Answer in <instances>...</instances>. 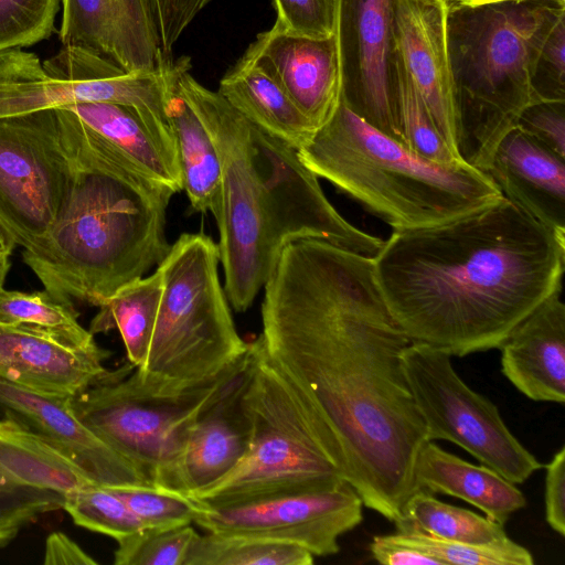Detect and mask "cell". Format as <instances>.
<instances>
[{"label":"cell","mask_w":565,"mask_h":565,"mask_svg":"<svg viewBox=\"0 0 565 565\" xmlns=\"http://www.w3.org/2000/svg\"><path fill=\"white\" fill-rule=\"evenodd\" d=\"M0 417L39 435L73 459L97 484H147L75 415L71 397L39 393L0 379Z\"/></svg>","instance_id":"ffe728a7"},{"label":"cell","mask_w":565,"mask_h":565,"mask_svg":"<svg viewBox=\"0 0 565 565\" xmlns=\"http://www.w3.org/2000/svg\"><path fill=\"white\" fill-rule=\"evenodd\" d=\"M78 317L73 300L46 289L24 292L0 287V322L40 329L85 352H106Z\"/></svg>","instance_id":"f546056e"},{"label":"cell","mask_w":565,"mask_h":565,"mask_svg":"<svg viewBox=\"0 0 565 565\" xmlns=\"http://www.w3.org/2000/svg\"><path fill=\"white\" fill-rule=\"evenodd\" d=\"M553 292L507 337L501 371L513 386L535 402H565V305Z\"/></svg>","instance_id":"7402d4cb"},{"label":"cell","mask_w":565,"mask_h":565,"mask_svg":"<svg viewBox=\"0 0 565 565\" xmlns=\"http://www.w3.org/2000/svg\"><path fill=\"white\" fill-rule=\"evenodd\" d=\"M62 46L93 52L127 73L158 68L160 39L150 0H62Z\"/></svg>","instance_id":"ac0fdd59"},{"label":"cell","mask_w":565,"mask_h":565,"mask_svg":"<svg viewBox=\"0 0 565 565\" xmlns=\"http://www.w3.org/2000/svg\"><path fill=\"white\" fill-rule=\"evenodd\" d=\"M362 508L356 490L343 480L322 489L206 504L194 523L211 533L290 543L328 556L340 551L339 537L362 522Z\"/></svg>","instance_id":"4fadbf2b"},{"label":"cell","mask_w":565,"mask_h":565,"mask_svg":"<svg viewBox=\"0 0 565 565\" xmlns=\"http://www.w3.org/2000/svg\"><path fill=\"white\" fill-rule=\"evenodd\" d=\"M168 71L167 115L177 146L182 190L194 211L210 212L216 220L221 207L218 153L206 128L179 93L171 61Z\"/></svg>","instance_id":"484cf974"},{"label":"cell","mask_w":565,"mask_h":565,"mask_svg":"<svg viewBox=\"0 0 565 565\" xmlns=\"http://www.w3.org/2000/svg\"><path fill=\"white\" fill-rule=\"evenodd\" d=\"M263 287L265 354L363 505L396 521L416 491L427 434L402 363L412 340L387 307L373 257L287 238Z\"/></svg>","instance_id":"6da1fadb"},{"label":"cell","mask_w":565,"mask_h":565,"mask_svg":"<svg viewBox=\"0 0 565 565\" xmlns=\"http://www.w3.org/2000/svg\"><path fill=\"white\" fill-rule=\"evenodd\" d=\"M65 495L29 486L0 467V548L40 515L63 509Z\"/></svg>","instance_id":"8d00e7d4"},{"label":"cell","mask_w":565,"mask_h":565,"mask_svg":"<svg viewBox=\"0 0 565 565\" xmlns=\"http://www.w3.org/2000/svg\"><path fill=\"white\" fill-rule=\"evenodd\" d=\"M0 467L29 486L64 495L95 483L73 459L9 418L0 419Z\"/></svg>","instance_id":"4316f807"},{"label":"cell","mask_w":565,"mask_h":565,"mask_svg":"<svg viewBox=\"0 0 565 565\" xmlns=\"http://www.w3.org/2000/svg\"><path fill=\"white\" fill-rule=\"evenodd\" d=\"M172 65L179 93L206 128L218 153L220 262L227 300L236 312H244L263 288L275 254L253 162L250 124L218 92L194 79L189 58L182 57Z\"/></svg>","instance_id":"ba28073f"},{"label":"cell","mask_w":565,"mask_h":565,"mask_svg":"<svg viewBox=\"0 0 565 565\" xmlns=\"http://www.w3.org/2000/svg\"><path fill=\"white\" fill-rule=\"evenodd\" d=\"M250 141L266 231L275 252L291 237L319 238L371 257L379 252L384 241L359 230L333 207L296 148L253 124Z\"/></svg>","instance_id":"7c38bea8"},{"label":"cell","mask_w":565,"mask_h":565,"mask_svg":"<svg viewBox=\"0 0 565 565\" xmlns=\"http://www.w3.org/2000/svg\"><path fill=\"white\" fill-rule=\"evenodd\" d=\"M557 1L565 3V0H557Z\"/></svg>","instance_id":"c3c4849f"},{"label":"cell","mask_w":565,"mask_h":565,"mask_svg":"<svg viewBox=\"0 0 565 565\" xmlns=\"http://www.w3.org/2000/svg\"><path fill=\"white\" fill-rule=\"evenodd\" d=\"M313 555L301 546L254 536L207 532L198 535L184 565H311Z\"/></svg>","instance_id":"4dcf8cb0"},{"label":"cell","mask_w":565,"mask_h":565,"mask_svg":"<svg viewBox=\"0 0 565 565\" xmlns=\"http://www.w3.org/2000/svg\"><path fill=\"white\" fill-rule=\"evenodd\" d=\"M557 0H445L456 107V151L487 171L500 140L537 103L532 76L561 17Z\"/></svg>","instance_id":"277c9868"},{"label":"cell","mask_w":565,"mask_h":565,"mask_svg":"<svg viewBox=\"0 0 565 565\" xmlns=\"http://www.w3.org/2000/svg\"><path fill=\"white\" fill-rule=\"evenodd\" d=\"M277 13L274 24L286 33L323 39L334 32L333 0H271Z\"/></svg>","instance_id":"f35d334b"},{"label":"cell","mask_w":565,"mask_h":565,"mask_svg":"<svg viewBox=\"0 0 565 565\" xmlns=\"http://www.w3.org/2000/svg\"><path fill=\"white\" fill-rule=\"evenodd\" d=\"M414 481L416 490L463 500L502 525L526 504L514 483L487 466H476L447 452L434 440L424 443L416 456Z\"/></svg>","instance_id":"cb8c5ba5"},{"label":"cell","mask_w":565,"mask_h":565,"mask_svg":"<svg viewBox=\"0 0 565 565\" xmlns=\"http://www.w3.org/2000/svg\"><path fill=\"white\" fill-rule=\"evenodd\" d=\"M370 552L383 565H443L437 557L396 539L394 534L374 536Z\"/></svg>","instance_id":"ee69618b"},{"label":"cell","mask_w":565,"mask_h":565,"mask_svg":"<svg viewBox=\"0 0 565 565\" xmlns=\"http://www.w3.org/2000/svg\"><path fill=\"white\" fill-rule=\"evenodd\" d=\"M486 172L505 199L565 235V158L514 128L497 145Z\"/></svg>","instance_id":"603a6c76"},{"label":"cell","mask_w":565,"mask_h":565,"mask_svg":"<svg viewBox=\"0 0 565 565\" xmlns=\"http://www.w3.org/2000/svg\"><path fill=\"white\" fill-rule=\"evenodd\" d=\"M253 353L245 359L190 429L180 459V490L196 493L218 482L243 459L248 448L249 423L243 394L249 380Z\"/></svg>","instance_id":"44dd1931"},{"label":"cell","mask_w":565,"mask_h":565,"mask_svg":"<svg viewBox=\"0 0 565 565\" xmlns=\"http://www.w3.org/2000/svg\"><path fill=\"white\" fill-rule=\"evenodd\" d=\"M253 364L243 394L249 441L241 462L194 499L220 505L282 492L322 489L344 478L326 452L290 385L258 338L248 342Z\"/></svg>","instance_id":"52a82bcc"},{"label":"cell","mask_w":565,"mask_h":565,"mask_svg":"<svg viewBox=\"0 0 565 565\" xmlns=\"http://www.w3.org/2000/svg\"><path fill=\"white\" fill-rule=\"evenodd\" d=\"M531 83L537 102H565V15L547 35Z\"/></svg>","instance_id":"ab89813d"},{"label":"cell","mask_w":565,"mask_h":565,"mask_svg":"<svg viewBox=\"0 0 565 565\" xmlns=\"http://www.w3.org/2000/svg\"><path fill=\"white\" fill-rule=\"evenodd\" d=\"M267 73L318 129L341 102L342 73L335 32L323 39L286 33L273 25L242 56Z\"/></svg>","instance_id":"2e32d148"},{"label":"cell","mask_w":565,"mask_h":565,"mask_svg":"<svg viewBox=\"0 0 565 565\" xmlns=\"http://www.w3.org/2000/svg\"><path fill=\"white\" fill-rule=\"evenodd\" d=\"M393 19L397 56L439 134L457 154L445 1L393 0Z\"/></svg>","instance_id":"d6986e66"},{"label":"cell","mask_w":565,"mask_h":565,"mask_svg":"<svg viewBox=\"0 0 565 565\" xmlns=\"http://www.w3.org/2000/svg\"><path fill=\"white\" fill-rule=\"evenodd\" d=\"M162 292V277L157 269L115 292L99 306L92 319V334L117 329L121 335L128 362L139 367L146 360L152 338Z\"/></svg>","instance_id":"83f0119b"},{"label":"cell","mask_w":565,"mask_h":565,"mask_svg":"<svg viewBox=\"0 0 565 565\" xmlns=\"http://www.w3.org/2000/svg\"><path fill=\"white\" fill-rule=\"evenodd\" d=\"M297 152L318 178L395 232L444 224L503 198L488 172L466 162H431L367 124L342 102Z\"/></svg>","instance_id":"5b68a950"},{"label":"cell","mask_w":565,"mask_h":565,"mask_svg":"<svg viewBox=\"0 0 565 565\" xmlns=\"http://www.w3.org/2000/svg\"><path fill=\"white\" fill-rule=\"evenodd\" d=\"M220 252L202 234H182L158 265L162 292L138 379L152 390L200 388L237 363L248 342L238 334L218 277Z\"/></svg>","instance_id":"8992f818"},{"label":"cell","mask_w":565,"mask_h":565,"mask_svg":"<svg viewBox=\"0 0 565 565\" xmlns=\"http://www.w3.org/2000/svg\"><path fill=\"white\" fill-rule=\"evenodd\" d=\"M44 564L95 565L97 562L62 532L51 533L45 542Z\"/></svg>","instance_id":"f6af8a7d"},{"label":"cell","mask_w":565,"mask_h":565,"mask_svg":"<svg viewBox=\"0 0 565 565\" xmlns=\"http://www.w3.org/2000/svg\"><path fill=\"white\" fill-rule=\"evenodd\" d=\"M333 1L342 73L341 102L367 124L403 143L393 0Z\"/></svg>","instance_id":"5bb4252c"},{"label":"cell","mask_w":565,"mask_h":565,"mask_svg":"<svg viewBox=\"0 0 565 565\" xmlns=\"http://www.w3.org/2000/svg\"><path fill=\"white\" fill-rule=\"evenodd\" d=\"M245 355L211 383L182 393L152 390L134 369L72 396L71 407L147 484L181 492L180 459L190 429L238 371Z\"/></svg>","instance_id":"9c48e42d"},{"label":"cell","mask_w":565,"mask_h":565,"mask_svg":"<svg viewBox=\"0 0 565 565\" xmlns=\"http://www.w3.org/2000/svg\"><path fill=\"white\" fill-rule=\"evenodd\" d=\"M373 262L406 335L465 356L500 348L562 289L565 235L503 196L444 224L393 231Z\"/></svg>","instance_id":"7a4b0ae2"},{"label":"cell","mask_w":565,"mask_h":565,"mask_svg":"<svg viewBox=\"0 0 565 565\" xmlns=\"http://www.w3.org/2000/svg\"><path fill=\"white\" fill-rule=\"evenodd\" d=\"M72 160L67 201L22 259L44 289L99 307L169 252L166 211L174 192L121 166Z\"/></svg>","instance_id":"3957f363"},{"label":"cell","mask_w":565,"mask_h":565,"mask_svg":"<svg viewBox=\"0 0 565 565\" xmlns=\"http://www.w3.org/2000/svg\"><path fill=\"white\" fill-rule=\"evenodd\" d=\"M212 0H150L163 54L175 42L196 14Z\"/></svg>","instance_id":"b9f144b4"},{"label":"cell","mask_w":565,"mask_h":565,"mask_svg":"<svg viewBox=\"0 0 565 565\" xmlns=\"http://www.w3.org/2000/svg\"><path fill=\"white\" fill-rule=\"evenodd\" d=\"M10 267H11L10 259L0 262V287L3 286L7 275L10 270Z\"/></svg>","instance_id":"7dc6e473"},{"label":"cell","mask_w":565,"mask_h":565,"mask_svg":"<svg viewBox=\"0 0 565 565\" xmlns=\"http://www.w3.org/2000/svg\"><path fill=\"white\" fill-rule=\"evenodd\" d=\"M217 92L250 124L297 150L317 130L267 73L242 57L222 77Z\"/></svg>","instance_id":"d4e9b609"},{"label":"cell","mask_w":565,"mask_h":565,"mask_svg":"<svg viewBox=\"0 0 565 565\" xmlns=\"http://www.w3.org/2000/svg\"><path fill=\"white\" fill-rule=\"evenodd\" d=\"M435 1H439V2H441V1H445V0H435Z\"/></svg>","instance_id":"681fc988"},{"label":"cell","mask_w":565,"mask_h":565,"mask_svg":"<svg viewBox=\"0 0 565 565\" xmlns=\"http://www.w3.org/2000/svg\"><path fill=\"white\" fill-rule=\"evenodd\" d=\"M395 73L398 119L404 146L437 164L451 166L463 162L439 134L397 53Z\"/></svg>","instance_id":"1f68e13d"},{"label":"cell","mask_w":565,"mask_h":565,"mask_svg":"<svg viewBox=\"0 0 565 565\" xmlns=\"http://www.w3.org/2000/svg\"><path fill=\"white\" fill-rule=\"evenodd\" d=\"M74 172L56 108L0 118V227L15 245L29 248L50 231Z\"/></svg>","instance_id":"8fae6325"},{"label":"cell","mask_w":565,"mask_h":565,"mask_svg":"<svg viewBox=\"0 0 565 565\" xmlns=\"http://www.w3.org/2000/svg\"><path fill=\"white\" fill-rule=\"evenodd\" d=\"M56 110L62 140L70 156L117 163L174 193L182 190L170 127L114 103H77Z\"/></svg>","instance_id":"9a60e30c"},{"label":"cell","mask_w":565,"mask_h":565,"mask_svg":"<svg viewBox=\"0 0 565 565\" xmlns=\"http://www.w3.org/2000/svg\"><path fill=\"white\" fill-rule=\"evenodd\" d=\"M61 0H0V52L33 45L53 30Z\"/></svg>","instance_id":"74e56055"},{"label":"cell","mask_w":565,"mask_h":565,"mask_svg":"<svg viewBox=\"0 0 565 565\" xmlns=\"http://www.w3.org/2000/svg\"><path fill=\"white\" fill-rule=\"evenodd\" d=\"M402 363L427 440L456 444L514 484L543 468L507 427L498 407L460 379L447 351L412 341Z\"/></svg>","instance_id":"30bf717a"},{"label":"cell","mask_w":565,"mask_h":565,"mask_svg":"<svg viewBox=\"0 0 565 565\" xmlns=\"http://www.w3.org/2000/svg\"><path fill=\"white\" fill-rule=\"evenodd\" d=\"M14 247L13 239L0 227V262L10 259Z\"/></svg>","instance_id":"bcb514c9"},{"label":"cell","mask_w":565,"mask_h":565,"mask_svg":"<svg viewBox=\"0 0 565 565\" xmlns=\"http://www.w3.org/2000/svg\"><path fill=\"white\" fill-rule=\"evenodd\" d=\"M545 520L561 536L565 535V447L545 466Z\"/></svg>","instance_id":"7bdbcfd3"},{"label":"cell","mask_w":565,"mask_h":565,"mask_svg":"<svg viewBox=\"0 0 565 565\" xmlns=\"http://www.w3.org/2000/svg\"><path fill=\"white\" fill-rule=\"evenodd\" d=\"M394 523L396 532H415L448 542L486 545L508 537L502 524L443 502L423 489L408 497Z\"/></svg>","instance_id":"f1b7e54d"},{"label":"cell","mask_w":565,"mask_h":565,"mask_svg":"<svg viewBox=\"0 0 565 565\" xmlns=\"http://www.w3.org/2000/svg\"><path fill=\"white\" fill-rule=\"evenodd\" d=\"M118 495L147 527L194 523L206 507L193 497L150 484L105 486Z\"/></svg>","instance_id":"836d02e7"},{"label":"cell","mask_w":565,"mask_h":565,"mask_svg":"<svg viewBox=\"0 0 565 565\" xmlns=\"http://www.w3.org/2000/svg\"><path fill=\"white\" fill-rule=\"evenodd\" d=\"M63 509L75 524L116 541L145 529L118 495L97 483L65 494Z\"/></svg>","instance_id":"d6a6232c"},{"label":"cell","mask_w":565,"mask_h":565,"mask_svg":"<svg viewBox=\"0 0 565 565\" xmlns=\"http://www.w3.org/2000/svg\"><path fill=\"white\" fill-rule=\"evenodd\" d=\"M394 536L437 557L443 565H533L532 554L505 537L486 544H466L436 540L415 532H396Z\"/></svg>","instance_id":"d590c367"},{"label":"cell","mask_w":565,"mask_h":565,"mask_svg":"<svg viewBox=\"0 0 565 565\" xmlns=\"http://www.w3.org/2000/svg\"><path fill=\"white\" fill-rule=\"evenodd\" d=\"M199 533L191 524L147 527L117 541L116 565H184Z\"/></svg>","instance_id":"e575fe53"},{"label":"cell","mask_w":565,"mask_h":565,"mask_svg":"<svg viewBox=\"0 0 565 565\" xmlns=\"http://www.w3.org/2000/svg\"><path fill=\"white\" fill-rule=\"evenodd\" d=\"M110 355L108 350H78L36 328L0 322V379L39 393L72 397L134 371L129 362L106 369L103 363Z\"/></svg>","instance_id":"e0dca14e"},{"label":"cell","mask_w":565,"mask_h":565,"mask_svg":"<svg viewBox=\"0 0 565 565\" xmlns=\"http://www.w3.org/2000/svg\"><path fill=\"white\" fill-rule=\"evenodd\" d=\"M515 128L565 158V102H537L520 115Z\"/></svg>","instance_id":"60d3db41"}]
</instances>
